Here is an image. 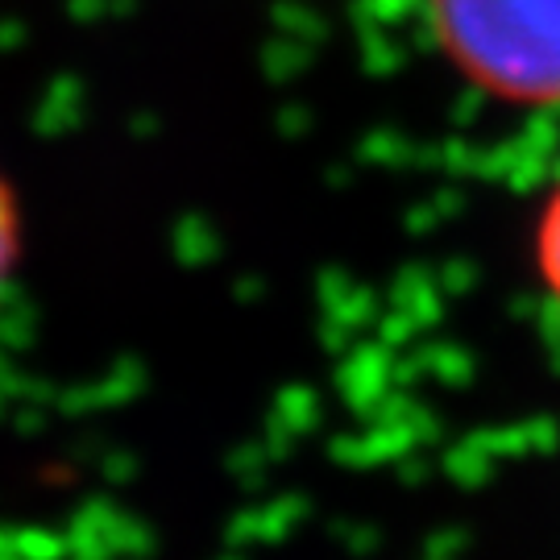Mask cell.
Masks as SVG:
<instances>
[{"mask_svg": "<svg viewBox=\"0 0 560 560\" xmlns=\"http://www.w3.org/2000/svg\"><path fill=\"white\" fill-rule=\"evenodd\" d=\"M444 59L481 96L560 104V0H423Z\"/></svg>", "mask_w": 560, "mask_h": 560, "instance_id": "1", "label": "cell"}, {"mask_svg": "<svg viewBox=\"0 0 560 560\" xmlns=\"http://www.w3.org/2000/svg\"><path fill=\"white\" fill-rule=\"evenodd\" d=\"M536 266H540V279L552 303L560 307V179L552 183L540 221H536Z\"/></svg>", "mask_w": 560, "mask_h": 560, "instance_id": "2", "label": "cell"}, {"mask_svg": "<svg viewBox=\"0 0 560 560\" xmlns=\"http://www.w3.org/2000/svg\"><path fill=\"white\" fill-rule=\"evenodd\" d=\"M21 258V212L13 200V187L0 179V295L13 279V266Z\"/></svg>", "mask_w": 560, "mask_h": 560, "instance_id": "3", "label": "cell"}]
</instances>
